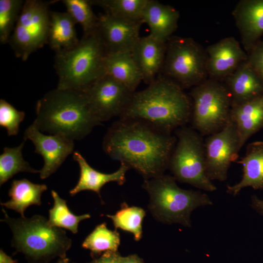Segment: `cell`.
Segmentation results:
<instances>
[{
  "mask_svg": "<svg viewBox=\"0 0 263 263\" xmlns=\"http://www.w3.org/2000/svg\"><path fill=\"white\" fill-rule=\"evenodd\" d=\"M121 256L118 251H107L91 263H119Z\"/></svg>",
  "mask_w": 263,
  "mask_h": 263,
  "instance_id": "e575fe53",
  "label": "cell"
},
{
  "mask_svg": "<svg viewBox=\"0 0 263 263\" xmlns=\"http://www.w3.org/2000/svg\"><path fill=\"white\" fill-rule=\"evenodd\" d=\"M175 134L178 141L168 166L174 178L202 190H216V187L207 175L205 143L201 134L183 126L177 129Z\"/></svg>",
  "mask_w": 263,
  "mask_h": 263,
  "instance_id": "52a82bcc",
  "label": "cell"
},
{
  "mask_svg": "<svg viewBox=\"0 0 263 263\" xmlns=\"http://www.w3.org/2000/svg\"><path fill=\"white\" fill-rule=\"evenodd\" d=\"M148 0H90V1L93 5L102 8L105 13L113 17L129 20L142 21V13Z\"/></svg>",
  "mask_w": 263,
  "mask_h": 263,
  "instance_id": "f1b7e54d",
  "label": "cell"
},
{
  "mask_svg": "<svg viewBox=\"0 0 263 263\" xmlns=\"http://www.w3.org/2000/svg\"><path fill=\"white\" fill-rule=\"evenodd\" d=\"M24 2L22 0H0V42H9Z\"/></svg>",
  "mask_w": 263,
  "mask_h": 263,
  "instance_id": "1f68e13d",
  "label": "cell"
},
{
  "mask_svg": "<svg viewBox=\"0 0 263 263\" xmlns=\"http://www.w3.org/2000/svg\"><path fill=\"white\" fill-rule=\"evenodd\" d=\"M189 95L192 125L200 134L217 132L229 121L232 98L225 84L214 79L205 80L192 87Z\"/></svg>",
  "mask_w": 263,
  "mask_h": 263,
  "instance_id": "ba28073f",
  "label": "cell"
},
{
  "mask_svg": "<svg viewBox=\"0 0 263 263\" xmlns=\"http://www.w3.org/2000/svg\"><path fill=\"white\" fill-rule=\"evenodd\" d=\"M55 263H70L69 259L67 257L65 258L58 259L57 261Z\"/></svg>",
  "mask_w": 263,
  "mask_h": 263,
  "instance_id": "f35d334b",
  "label": "cell"
},
{
  "mask_svg": "<svg viewBox=\"0 0 263 263\" xmlns=\"http://www.w3.org/2000/svg\"><path fill=\"white\" fill-rule=\"evenodd\" d=\"M0 263H18L17 260H13L7 255L2 249L0 250Z\"/></svg>",
  "mask_w": 263,
  "mask_h": 263,
  "instance_id": "74e56055",
  "label": "cell"
},
{
  "mask_svg": "<svg viewBox=\"0 0 263 263\" xmlns=\"http://www.w3.org/2000/svg\"><path fill=\"white\" fill-rule=\"evenodd\" d=\"M36 113L32 124L39 131L73 141L83 139L101 124L83 92L57 88L50 91L38 101Z\"/></svg>",
  "mask_w": 263,
  "mask_h": 263,
  "instance_id": "3957f363",
  "label": "cell"
},
{
  "mask_svg": "<svg viewBox=\"0 0 263 263\" xmlns=\"http://www.w3.org/2000/svg\"><path fill=\"white\" fill-rule=\"evenodd\" d=\"M76 24L67 12H51L47 44L56 53L68 50L78 44Z\"/></svg>",
  "mask_w": 263,
  "mask_h": 263,
  "instance_id": "cb8c5ba5",
  "label": "cell"
},
{
  "mask_svg": "<svg viewBox=\"0 0 263 263\" xmlns=\"http://www.w3.org/2000/svg\"><path fill=\"white\" fill-rule=\"evenodd\" d=\"M232 105L240 104L263 95V80L248 60L225 78Z\"/></svg>",
  "mask_w": 263,
  "mask_h": 263,
  "instance_id": "e0dca14e",
  "label": "cell"
},
{
  "mask_svg": "<svg viewBox=\"0 0 263 263\" xmlns=\"http://www.w3.org/2000/svg\"><path fill=\"white\" fill-rule=\"evenodd\" d=\"M105 73L133 93L142 81L141 74L131 52L107 53Z\"/></svg>",
  "mask_w": 263,
  "mask_h": 263,
  "instance_id": "603a6c76",
  "label": "cell"
},
{
  "mask_svg": "<svg viewBox=\"0 0 263 263\" xmlns=\"http://www.w3.org/2000/svg\"><path fill=\"white\" fill-rule=\"evenodd\" d=\"M230 120L235 126L242 148L249 137L263 128V95L232 105Z\"/></svg>",
  "mask_w": 263,
  "mask_h": 263,
  "instance_id": "44dd1931",
  "label": "cell"
},
{
  "mask_svg": "<svg viewBox=\"0 0 263 263\" xmlns=\"http://www.w3.org/2000/svg\"><path fill=\"white\" fill-rule=\"evenodd\" d=\"M73 157L78 164L80 175L77 183L69 192L71 196L83 190H91L96 192L101 200L100 190L106 184L114 182L121 186L126 181L125 174L130 168L123 163L116 171L105 173L93 168L80 152H74Z\"/></svg>",
  "mask_w": 263,
  "mask_h": 263,
  "instance_id": "d6986e66",
  "label": "cell"
},
{
  "mask_svg": "<svg viewBox=\"0 0 263 263\" xmlns=\"http://www.w3.org/2000/svg\"><path fill=\"white\" fill-rule=\"evenodd\" d=\"M206 53L207 73L213 78H225L248 60V55L233 37L208 46Z\"/></svg>",
  "mask_w": 263,
  "mask_h": 263,
  "instance_id": "9a60e30c",
  "label": "cell"
},
{
  "mask_svg": "<svg viewBox=\"0 0 263 263\" xmlns=\"http://www.w3.org/2000/svg\"><path fill=\"white\" fill-rule=\"evenodd\" d=\"M119 263H144L143 259L136 254H132L121 257Z\"/></svg>",
  "mask_w": 263,
  "mask_h": 263,
  "instance_id": "d590c367",
  "label": "cell"
},
{
  "mask_svg": "<svg viewBox=\"0 0 263 263\" xmlns=\"http://www.w3.org/2000/svg\"><path fill=\"white\" fill-rule=\"evenodd\" d=\"M120 244V234L117 230H110L106 224L103 223L97 225L85 238L82 246L90 250L91 256L95 259L102 253L117 251Z\"/></svg>",
  "mask_w": 263,
  "mask_h": 263,
  "instance_id": "484cf974",
  "label": "cell"
},
{
  "mask_svg": "<svg viewBox=\"0 0 263 263\" xmlns=\"http://www.w3.org/2000/svg\"><path fill=\"white\" fill-rule=\"evenodd\" d=\"M251 206L256 211L263 215V200L253 196L251 198Z\"/></svg>",
  "mask_w": 263,
  "mask_h": 263,
  "instance_id": "8d00e7d4",
  "label": "cell"
},
{
  "mask_svg": "<svg viewBox=\"0 0 263 263\" xmlns=\"http://www.w3.org/2000/svg\"><path fill=\"white\" fill-rule=\"evenodd\" d=\"M204 143L207 177L211 181H224L241 149L234 124L229 119L222 130L208 135Z\"/></svg>",
  "mask_w": 263,
  "mask_h": 263,
  "instance_id": "8fae6325",
  "label": "cell"
},
{
  "mask_svg": "<svg viewBox=\"0 0 263 263\" xmlns=\"http://www.w3.org/2000/svg\"><path fill=\"white\" fill-rule=\"evenodd\" d=\"M91 263V262H90V263Z\"/></svg>",
  "mask_w": 263,
  "mask_h": 263,
  "instance_id": "ab89813d",
  "label": "cell"
},
{
  "mask_svg": "<svg viewBox=\"0 0 263 263\" xmlns=\"http://www.w3.org/2000/svg\"><path fill=\"white\" fill-rule=\"evenodd\" d=\"M239 162L243 167L242 178L238 183L227 186V193L235 196L248 187L263 189V142L249 144L244 156Z\"/></svg>",
  "mask_w": 263,
  "mask_h": 263,
  "instance_id": "7402d4cb",
  "label": "cell"
},
{
  "mask_svg": "<svg viewBox=\"0 0 263 263\" xmlns=\"http://www.w3.org/2000/svg\"><path fill=\"white\" fill-rule=\"evenodd\" d=\"M4 218L13 234L12 246L29 260L45 263L58 257H66L72 241L61 228L52 226L47 219L35 215L31 218L9 217L3 208Z\"/></svg>",
  "mask_w": 263,
  "mask_h": 263,
  "instance_id": "5b68a950",
  "label": "cell"
},
{
  "mask_svg": "<svg viewBox=\"0 0 263 263\" xmlns=\"http://www.w3.org/2000/svg\"><path fill=\"white\" fill-rule=\"evenodd\" d=\"M248 52V61L263 80V41L259 40Z\"/></svg>",
  "mask_w": 263,
  "mask_h": 263,
  "instance_id": "836d02e7",
  "label": "cell"
},
{
  "mask_svg": "<svg viewBox=\"0 0 263 263\" xmlns=\"http://www.w3.org/2000/svg\"><path fill=\"white\" fill-rule=\"evenodd\" d=\"M54 200V206L49 210L48 223L52 226L63 228L76 234L78 232L79 223L82 220L90 218L89 214L79 216L75 215L68 208L66 201L59 197L58 193L51 191Z\"/></svg>",
  "mask_w": 263,
  "mask_h": 263,
  "instance_id": "83f0119b",
  "label": "cell"
},
{
  "mask_svg": "<svg viewBox=\"0 0 263 263\" xmlns=\"http://www.w3.org/2000/svg\"><path fill=\"white\" fill-rule=\"evenodd\" d=\"M96 32L107 53L131 52L141 37L142 21L118 18L107 13L98 15Z\"/></svg>",
  "mask_w": 263,
  "mask_h": 263,
  "instance_id": "5bb4252c",
  "label": "cell"
},
{
  "mask_svg": "<svg viewBox=\"0 0 263 263\" xmlns=\"http://www.w3.org/2000/svg\"><path fill=\"white\" fill-rule=\"evenodd\" d=\"M232 14L243 44L249 52L263 34V0H241Z\"/></svg>",
  "mask_w": 263,
  "mask_h": 263,
  "instance_id": "ac0fdd59",
  "label": "cell"
},
{
  "mask_svg": "<svg viewBox=\"0 0 263 263\" xmlns=\"http://www.w3.org/2000/svg\"><path fill=\"white\" fill-rule=\"evenodd\" d=\"M25 116L23 112L17 110L4 99L0 100V125L6 130L8 136L18 134Z\"/></svg>",
  "mask_w": 263,
  "mask_h": 263,
  "instance_id": "d6a6232c",
  "label": "cell"
},
{
  "mask_svg": "<svg viewBox=\"0 0 263 263\" xmlns=\"http://www.w3.org/2000/svg\"><path fill=\"white\" fill-rule=\"evenodd\" d=\"M47 189L45 184H34L25 178L14 180L8 192L10 200L0 205L17 211L24 218V211L28 207L41 205V194Z\"/></svg>",
  "mask_w": 263,
  "mask_h": 263,
  "instance_id": "d4e9b609",
  "label": "cell"
},
{
  "mask_svg": "<svg viewBox=\"0 0 263 263\" xmlns=\"http://www.w3.org/2000/svg\"><path fill=\"white\" fill-rule=\"evenodd\" d=\"M67 12L76 23L79 24L83 34H89L96 31L98 24V16L92 9L90 0H63Z\"/></svg>",
  "mask_w": 263,
  "mask_h": 263,
  "instance_id": "4dcf8cb0",
  "label": "cell"
},
{
  "mask_svg": "<svg viewBox=\"0 0 263 263\" xmlns=\"http://www.w3.org/2000/svg\"><path fill=\"white\" fill-rule=\"evenodd\" d=\"M146 211L140 207H129L126 203L121 205V209L114 215H106L113 221L115 229L120 228L132 234L135 241L142 237V222Z\"/></svg>",
  "mask_w": 263,
  "mask_h": 263,
  "instance_id": "4316f807",
  "label": "cell"
},
{
  "mask_svg": "<svg viewBox=\"0 0 263 263\" xmlns=\"http://www.w3.org/2000/svg\"><path fill=\"white\" fill-rule=\"evenodd\" d=\"M83 92L92 111L101 123L120 117L133 93L106 74Z\"/></svg>",
  "mask_w": 263,
  "mask_h": 263,
  "instance_id": "7c38bea8",
  "label": "cell"
},
{
  "mask_svg": "<svg viewBox=\"0 0 263 263\" xmlns=\"http://www.w3.org/2000/svg\"><path fill=\"white\" fill-rule=\"evenodd\" d=\"M25 140L15 148L5 147L0 155V185L1 186L15 174L20 172H39L25 161L22 150Z\"/></svg>",
  "mask_w": 263,
  "mask_h": 263,
  "instance_id": "f546056e",
  "label": "cell"
},
{
  "mask_svg": "<svg viewBox=\"0 0 263 263\" xmlns=\"http://www.w3.org/2000/svg\"><path fill=\"white\" fill-rule=\"evenodd\" d=\"M159 75L183 89L193 87L208 75L206 51L190 38L171 36L167 41L164 62Z\"/></svg>",
  "mask_w": 263,
  "mask_h": 263,
  "instance_id": "9c48e42d",
  "label": "cell"
},
{
  "mask_svg": "<svg viewBox=\"0 0 263 263\" xmlns=\"http://www.w3.org/2000/svg\"><path fill=\"white\" fill-rule=\"evenodd\" d=\"M31 140L35 152L42 156L44 165L40 178L45 179L55 172L74 150V141L61 134L45 135L32 124L25 131L24 140Z\"/></svg>",
  "mask_w": 263,
  "mask_h": 263,
  "instance_id": "4fadbf2b",
  "label": "cell"
},
{
  "mask_svg": "<svg viewBox=\"0 0 263 263\" xmlns=\"http://www.w3.org/2000/svg\"><path fill=\"white\" fill-rule=\"evenodd\" d=\"M166 49L167 42L149 34L141 37L131 51L142 81L146 84H150L159 74L164 62Z\"/></svg>",
  "mask_w": 263,
  "mask_h": 263,
  "instance_id": "2e32d148",
  "label": "cell"
},
{
  "mask_svg": "<svg viewBox=\"0 0 263 263\" xmlns=\"http://www.w3.org/2000/svg\"><path fill=\"white\" fill-rule=\"evenodd\" d=\"M142 187L149 194L148 207L152 215L165 224L178 223L190 227L191 212L198 207L212 204L206 194L181 188L174 177L168 175L145 179Z\"/></svg>",
  "mask_w": 263,
  "mask_h": 263,
  "instance_id": "8992f818",
  "label": "cell"
},
{
  "mask_svg": "<svg viewBox=\"0 0 263 263\" xmlns=\"http://www.w3.org/2000/svg\"><path fill=\"white\" fill-rule=\"evenodd\" d=\"M192 101L179 85L160 75L145 89L134 92L119 117L144 121L168 133L191 118Z\"/></svg>",
  "mask_w": 263,
  "mask_h": 263,
  "instance_id": "7a4b0ae2",
  "label": "cell"
},
{
  "mask_svg": "<svg viewBox=\"0 0 263 263\" xmlns=\"http://www.w3.org/2000/svg\"><path fill=\"white\" fill-rule=\"evenodd\" d=\"M176 138L139 120L123 119L109 128L103 149L111 159L117 160L149 179L164 174Z\"/></svg>",
  "mask_w": 263,
  "mask_h": 263,
  "instance_id": "6da1fadb",
  "label": "cell"
},
{
  "mask_svg": "<svg viewBox=\"0 0 263 263\" xmlns=\"http://www.w3.org/2000/svg\"><path fill=\"white\" fill-rule=\"evenodd\" d=\"M107 53L96 30L83 34L75 46L56 53L54 67L58 77L56 88L84 92L105 74Z\"/></svg>",
  "mask_w": 263,
  "mask_h": 263,
  "instance_id": "277c9868",
  "label": "cell"
},
{
  "mask_svg": "<svg viewBox=\"0 0 263 263\" xmlns=\"http://www.w3.org/2000/svg\"><path fill=\"white\" fill-rule=\"evenodd\" d=\"M49 5L48 2L40 0H27L23 3L8 42L16 57L23 61L47 44Z\"/></svg>",
  "mask_w": 263,
  "mask_h": 263,
  "instance_id": "30bf717a",
  "label": "cell"
},
{
  "mask_svg": "<svg viewBox=\"0 0 263 263\" xmlns=\"http://www.w3.org/2000/svg\"><path fill=\"white\" fill-rule=\"evenodd\" d=\"M179 13L173 7L154 0H148L142 15V22L147 24L150 35L167 42L176 30Z\"/></svg>",
  "mask_w": 263,
  "mask_h": 263,
  "instance_id": "ffe728a7",
  "label": "cell"
}]
</instances>
